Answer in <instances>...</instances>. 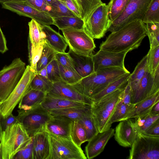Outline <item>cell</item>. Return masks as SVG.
<instances>
[{
	"label": "cell",
	"instance_id": "obj_1",
	"mask_svg": "<svg viewBox=\"0 0 159 159\" xmlns=\"http://www.w3.org/2000/svg\"><path fill=\"white\" fill-rule=\"evenodd\" d=\"M146 36L145 24L142 20H136L111 32L100 44V49L114 52H128L137 48Z\"/></svg>",
	"mask_w": 159,
	"mask_h": 159
},
{
	"label": "cell",
	"instance_id": "obj_2",
	"mask_svg": "<svg viewBox=\"0 0 159 159\" xmlns=\"http://www.w3.org/2000/svg\"><path fill=\"white\" fill-rule=\"evenodd\" d=\"M129 73L126 68L116 67L103 68L70 85L80 93L91 99L110 83Z\"/></svg>",
	"mask_w": 159,
	"mask_h": 159
},
{
	"label": "cell",
	"instance_id": "obj_3",
	"mask_svg": "<svg viewBox=\"0 0 159 159\" xmlns=\"http://www.w3.org/2000/svg\"><path fill=\"white\" fill-rule=\"evenodd\" d=\"M124 89H117L104 95L93 102L91 105L92 117L99 133L105 131L111 128V117L121 100Z\"/></svg>",
	"mask_w": 159,
	"mask_h": 159
},
{
	"label": "cell",
	"instance_id": "obj_4",
	"mask_svg": "<svg viewBox=\"0 0 159 159\" xmlns=\"http://www.w3.org/2000/svg\"><path fill=\"white\" fill-rule=\"evenodd\" d=\"M31 138L19 122L8 127L2 131L0 143L2 159H13Z\"/></svg>",
	"mask_w": 159,
	"mask_h": 159
},
{
	"label": "cell",
	"instance_id": "obj_5",
	"mask_svg": "<svg viewBox=\"0 0 159 159\" xmlns=\"http://www.w3.org/2000/svg\"><path fill=\"white\" fill-rule=\"evenodd\" d=\"M25 63L20 58L14 59L11 63L0 70V103L9 97L23 75Z\"/></svg>",
	"mask_w": 159,
	"mask_h": 159
},
{
	"label": "cell",
	"instance_id": "obj_6",
	"mask_svg": "<svg viewBox=\"0 0 159 159\" xmlns=\"http://www.w3.org/2000/svg\"><path fill=\"white\" fill-rule=\"evenodd\" d=\"M17 111L18 115L16 116L18 122L30 137L45 130L47 122L52 116L41 104L28 110L19 109Z\"/></svg>",
	"mask_w": 159,
	"mask_h": 159
},
{
	"label": "cell",
	"instance_id": "obj_7",
	"mask_svg": "<svg viewBox=\"0 0 159 159\" xmlns=\"http://www.w3.org/2000/svg\"><path fill=\"white\" fill-rule=\"evenodd\" d=\"M49 134L50 154L49 159H86L81 147L71 139Z\"/></svg>",
	"mask_w": 159,
	"mask_h": 159
},
{
	"label": "cell",
	"instance_id": "obj_8",
	"mask_svg": "<svg viewBox=\"0 0 159 159\" xmlns=\"http://www.w3.org/2000/svg\"><path fill=\"white\" fill-rule=\"evenodd\" d=\"M36 75L30 65L26 66L23 75L8 98L1 104L2 115L3 118L12 113L14 109L26 93L31 89V83Z\"/></svg>",
	"mask_w": 159,
	"mask_h": 159
},
{
	"label": "cell",
	"instance_id": "obj_9",
	"mask_svg": "<svg viewBox=\"0 0 159 159\" xmlns=\"http://www.w3.org/2000/svg\"><path fill=\"white\" fill-rule=\"evenodd\" d=\"M111 24L109 16L108 6L103 3L84 22V29L93 39H100L108 31Z\"/></svg>",
	"mask_w": 159,
	"mask_h": 159
},
{
	"label": "cell",
	"instance_id": "obj_10",
	"mask_svg": "<svg viewBox=\"0 0 159 159\" xmlns=\"http://www.w3.org/2000/svg\"><path fill=\"white\" fill-rule=\"evenodd\" d=\"M61 30L69 49L80 55L93 56L96 47L93 39L84 29H66Z\"/></svg>",
	"mask_w": 159,
	"mask_h": 159
},
{
	"label": "cell",
	"instance_id": "obj_11",
	"mask_svg": "<svg viewBox=\"0 0 159 159\" xmlns=\"http://www.w3.org/2000/svg\"><path fill=\"white\" fill-rule=\"evenodd\" d=\"M130 148L129 159L159 158V137L138 134Z\"/></svg>",
	"mask_w": 159,
	"mask_h": 159
},
{
	"label": "cell",
	"instance_id": "obj_12",
	"mask_svg": "<svg viewBox=\"0 0 159 159\" xmlns=\"http://www.w3.org/2000/svg\"><path fill=\"white\" fill-rule=\"evenodd\" d=\"M152 0H129L121 14L113 21L108 31H116L136 20H142Z\"/></svg>",
	"mask_w": 159,
	"mask_h": 159
},
{
	"label": "cell",
	"instance_id": "obj_13",
	"mask_svg": "<svg viewBox=\"0 0 159 159\" xmlns=\"http://www.w3.org/2000/svg\"><path fill=\"white\" fill-rule=\"evenodd\" d=\"M2 8L14 12L19 15L33 19L43 25L53 24V19L47 13L39 11L25 2H11L1 4Z\"/></svg>",
	"mask_w": 159,
	"mask_h": 159
},
{
	"label": "cell",
	"instance_id": "obj_14",
	"mask_svg": "<svg viewBox=\"0 0 159 159\" xmlns=\"http://www.w3.org/2000/svg\"><path fill=\"white\" fill-rule=\"evenodd\" d=\"M127 52V51L114 52L100 49L92 56L94 71L109 67L125 68L124 60Z\"/></svg>",
	"mask_w": 159,
	"mask_h": 159
},
{
	"label": "cell",
	"instance_id": "obj_15",
	"mask_svg": "<svg viewBox=\"0 0 159 159\" xmlns=\"http://www.w3.org/2000/svg\"><path fill=\"white\" fill-rule=\"evenodd\" d=\"M46 95L82 102L91 106L93 103L90 98L82 94L70 85L63 81L53 83L52 89Z\"/></svg>",
	"mask_w": 159,
	"mask_h": 159
},
{
	"label": "cell",
	"instance_id": "obj_16",
	"mask_svg": "<svg viewBox=\"0 0 159 159\" xmlns=\"http://www.w3.org/2000/svg\"><path fill=\"white\" fill-rule=\"evenodd\" d=\"M119 122L115 130V139L120 146L131 147L138 135L134 119L129 118Z\"/></svg>",
	"mask_w": 159,
	"mask_h": 159
},
{
	"label": "cell",
	"instance_id": "obj_17",
	"mask_svg": "<svg viewBox=\"0 0 159 159\" xmlns=\"http://www.w3.org/2000/svg\"><path fill=\"white\" fill-rule=\"evenodd\" d=\"M73 121L63 116H52L47 122L45 130L48 133L71 139L70 132Z\"/></svg>",
	"mask_w": 159,
	"mask_h": 159
},
{
	"label": "cell",
	"instance_id": "obj_18",
	"mask_svg": "<svg viewBox=\"0 0 159 159\" xmlns=\"http://www.w3.org/2000/svg\"><path fill=\"white\" fill-rule=\"evenodd\" d=\"M114 129L110 128L101 133H98L88 141L85 152L88 159L94 158L103 151L110 139L114 136Z\"/></svg>",
	"mask_w": 159,
	"mask_h": 159
},
{
	"label": "cell",
	"instance_id": "obj_19",
	"mask_svg": "<svg viewBox=\"0 0 159 159\" xmlns=\"http://www.w3.org/2000/svg\"><path fill=\"white\" fill-rule=\"evenodd\" d=\"M33 138V159H49L51 148L48 133L44 130L36 134Z\"/></svg>",
	"mask_w": 159,
	"mask_h": 159
},
{
	"label": "cell",
	"instance_id": "obj_20",
	"mask_svg": "<svg viewBox=\"0 0 159 159\" xmlns=\"http://www.w3.org/2000/svg\"><path fill=\"white\" fill-rule=\"evenodd\" d=\"M153 76L148 70L135 89L131 92V103L135 104L154 94L152 92Z\"/></svg>",
	"mask_w": 159,
	"mask_h": 159
},
{
	"label": "cell",
	"instance_id": "obj_21",
	"mask_svg": "<svg viewBox=\"0 0 159 159\" xmlns=\"http://www.w3.org/2000/svg\"><path fill=\"white\" fill-rule=\"evenodd\" d=\"M68 53L72 59L75 70L82 78L94 72L92 56L80 55L70 49Z\"/></svg>",
	"mask_w": 159,
	"mask_h": 159
},
{
	"label": "cell",
	"instance_id": "obj_22",
	"mask_svg": "<svg viewBox=\"0 0 159 159\" xmlns=\"http://www.w3.org/2000/svg\"><path fill=\"white\" fill-rule=\"evenodd\" d=\"M47 43L57 52L64 53L68 46L65 37L50 25H43Z\"/></svg>",
	"mask_w": 159,
	"mask_h": 159
},
{
	"label": "cell",
	"instance_id": "obj_23",
	"mask_svg": "<svg viewBox=\"0 0 159 159\" xmlns=\"http://www.w3.org/2000/svg\"><path fill=\"white\" fill-rule=\"evenodd\" d=\"M159 101V91L135 104L132 111L122 120L134 118L150 113L153 106Z\"/></svg>",
	"mask_w": 159,
	"mask_h": 159
},
{
	"label": "cell",
	"instance_id": "obj_24",
	"mask_svg": "<svg viewBox=\"0 0 159 159\" xmlns=\"http://www.w3.org/2000/svg\"><path fill=\"white\" fill-rule=\"evenodd\" d=\"M48 111L52 116H65L72 121L79 120L84 117L92 114L91 106L86 104L63 109L48 110Z\"/></svg>",
	"mask_w": 159,
	"mask_h": 159
},
{
	"label": "cell",
	"instance_id": "obj_25",
	"mask_svg": "<svg viewBox=\"0 0 159 159\" xmlns=\"http://www.w3.org/2000/svg\"><path fill=\"white\" fill-rule=\"evenodd\" d=\"M84 105L85 104L82 102L46 95L41 104L43 108L48 111L63 109Z\"/></svg>",
	"mask_w": 159,
	"mask_h": 159
},
{
	"label": "cell",
	"instance_id": "obj_26",
	"mask_svg": "<svg viewBox=\"0 0 159 159\" xmlns=\"http://www.w3.org/2000/svg\"><path fill=\"white\" fill-rule=\"evenodd\" d=\"M46 96L43 92L31 89L20 101L18 108L24 110L31 109L41 104Z\"/></svg>",
	"mask_w": 159,
	"mask_h": 159
},
{
	"label": "cell",
	"instance_id": "obj_27",
	"mask_svg": "<svg viewBox=\"0 0 159 159\" xmlns=\"http://www.w3.org/2000/svg\"><path fill=\"white\" fill-rule=\"evenodd\" d=\"M29 34L28 39L31 43L33 49H35L41 43L46 42L45 34L42 25L32 19L28 22Z\"/></svg>",
	"mask_w": 159,
	"mask_h": 159
},
{
	"label": "cell",
	"instance_id": "obj_28",
	"mask_svg": "<svg viewBox=\"0 0 159 159\" xmlns=\"http://www.w3.org/2000/svg\"><path fill=\"white\" fill-rule=\"evenodd\" d=\"M148 70L147 54L138 63L133 73L129 75L128 83L130 86L131 92L137 87Z\"/></svg>",
	"mask_w": 159,
	"mask_h": 159
},
{
	"label": "cell",
	"instance_id": "obj_29",
	"mask_svg": "<svg viewBox=\"0 0 159 159\" xmlns=\"http://www.w3.org/2000/svg\"><path fill=\"white\" fill-rule=\"evenodd\" d=\"M53 24L60 30L66 29H84V21L78 17L62 16L53 18Z\"/></svg>",
	"mask_w": 159,
	"mask_h": 159
},
{
	"label": "cell",
	"instance_id": "obj_30",
	"mask_svg": "<svg viewBox=\"0 0 159 159\" xmlns=\"http://www.w3.org/2000/svg\"><path fill=\"white\" fill-rule=\"evenodd\" d=\"M130 74V73L125 74L110 83L103 90L91 99L93 102L117 89L125 88L128 84Z\"/></svg>",
	"mask_w": 159,
	"mask_h": 159
},
{
	"label": "cell",
	"instance_id": "obj_31",
	"mask_svg": "<svg viewBox=\"0 0 159 159\" xmlns=\"http://www.w3.org/2000/svg\"><path fill=\"white\" fill-rule=\"evenodd\" d=\"M80 10L81 18L86 21L94 10L103 2L101 0H74Z\"/></svg>",
	"mask_w": 159,
	"mask_h": 159
},
{
	"label": "cell",
	"instance_id": "obj_32",
	"mask_svg": "<svg viewBox=\"0 0 159 159\" xmlns=\"http://www.w3.org/2000/svg\"><path fill=\"white\" fill-rule=\"evenodd\" d=\"M134 119L138 134H143L159 120V114L153 115L149 113Z\"/></svg>",
	"mask_w": 159,
	"mask_h": 159
},
{
	"label": "cell",
	"instance_id": "obj_33",
	"mask_svg": "<svg viewBox=\"0 0 159 159\" xmlns=\"http://www.w3.org/2000/svg\"><path fill=\"white\" fill-rule=\"evenodd\" d=\"M47 13L52 18L62 16L78 17L61 0L52 3Z\"/></svg>",
	"mask_w": 159,
	"mask_h": 159
},
{
	"label": "cell",
	"instance_id": "obj_34",
	"mask_svg": "<svg viewBox=\"0 0 159 159\" xmlns=\"http://www.w3.org/2000/svg\"><path fill=\"white\" fill-rule=\"evenodd\" d=\"M72 141L78 146L81 147V144L87 141L84 129L79 120L73 121L70 132Z\"/></svg>",
	"mask_w": 159,
	"mask_h": 159
},
{
	"label": "cell",
	"instance_id": "obj_35",
	"mask_svg": "<svg viewBox=\"0 0 159 159\" xmlns=\"http://www.w3.org/2000/svg\"><path fill=\"white\" fill-rule=\"evenodd\" d=\"M57 52L46 42L44 44L39 59L37 63L36 73L46 67L53 59Z\"/></svg>",
	"mask_w": 159,
	"mask_h": 159
},
{
	"label": "cell",
	"instance_id": "obj_36",
	"mask_svg": "<svg viewBox=\"0 0 159 159\" xmlns=\"http://www.w3.org/2000/svg\"><path fill=\"white\" fill-rule=\"evenodd\" d=\"M135 104H125L120 101L117 104L110 120L111 125L114 122L122 120L133 109Z\"/></svg>",
	"mask_w": 159,
	"mask_h": 159
},
{
	"label": "cell",
	"instance_id": "obj_37",
	"mask_svg": "<svg viewBox=\"0 0 159 159\" xmlns=\"http://www.w3.org/2000/svg\"><path fill=\"white\" fill-rule=\"evenodd\" d=\"M129 0H110L107 4L109 19L112 22L123 11Z\"/></svg>",
	"mask_w": 159,
	"mask_h": 159
},
{
	"label": "cell",
	"instance_id": "obj_38",
	"mask_svg": "<svg viewBox=\"0 0 159 159\" xmlns=\"http://www.w3.org/2000/svg\"><path fill=\"white\" fill-rule=\"evenodd\" d=\"M142 20L145 24L159 23V0H152Z\"/></svg>",
	"mask_w": 159,
	"mask_h": 159
},
{
	"label": "cell",
	"instance_id": "obj_39",
	"mask_svg": "<svg viewBox=\"0 0 159 159\" xmlns=\"http://www.w3.org/2000/svg\"><path fill=\"white\" fill-rule=\"evenodd\" d=\"M53 83L48 78L36 74L31 84V89L39 90L46 94L52 89Z\"/></svg>",
	"mask_w": 159,
	"mask_h": 159
},
{
	"label": "cell",
	"instance_id": "obj_40",
	"mask_svg": "<svg viewBox=\"0 0 159 159\" xmlns=\"http://www.w3.org/2000/svg\"><path fill=\"white\" fill-rule=\"evenodd\" d=\"M145 24L146 34L148 36L150 48L159 46V23H149Z\"/></svg>",
	"mask_w": 159,
	"mask_h": 159
},
{
	"label": "cell",
	"instance_id": "obj_41",
	"mask_svg": "<svg viewBox=\"0 0 159 159\" xmlns=\"http://www.w3.org/2000/svg\"><path fill=\"white\" fill-rule=\"evenodd\" d=\"M46 42L40 43L35 49L33 48L32 45L28 39V48L30 66L32 70L36 72V65L40 57L44 44Z\"/></svg>",
	"mask_w": 159,
	"mask_h": 159
},
{
	"label": "cell",
	"instance_id": "obj_42",
	"mask_svg": "<svg viewBox=\"0 0 159 159\" xmlns=\"http://www.w3.org/2000/svg\"><path fill=\"white\" fill-rule=\"evenodd\" d=\"M79 121L84 129L87 141L99 133L95 125L92 114L82 118Z\"/></svg>",
	"mask_w": 159,
	"mask_h": 159
},
{
	"label": "cell",
	"instance_id": "obj_43",
	"mask_svg": "<svg viewBox=\"0 0 159 159\" xmlns=\"http://www.w3.org/2000/svg\"><path fill=\"white\" fill-rule=\"evenodd\" d=\"M147 55L148 70L153 76L157 67L159 66V46L150 48Z\"/></svg>",
	"mask_w": 159,
	"mask_h": 159
},
{
	"label": "cell",
	"instance_id": "obj_44",
	"mask_svg": "<svg viewBox=\"0 0 159 159\" xmlns=\"http://www.w3.org/2000/svg\"><path fill=\"white\" fill-rule=\"evenodd\" d=\"M58 63L61 76L64 82L72 85L76 83L82 78L75 70L66 69Z\"/></svg>",
	"mask_w": 159,
	"mask_h": 159
},
{
	"label": "cell",
	"instance_id": "obj_45",
	"mask_svg": "<svg viewBox=\"0 0 159 159\" xmlns=\"http://www.w3.org/2000/svg\"><path fill=\"white\" fill-rule=\"evenodd\" d=\"M46 68L48 79L51 82L54 83L63 81L61 76L58 62L55 59L47 66Z\"/></svg>",
	"mask_w": 159,
	"mask_h": 159
},
{
	"label": "cell",
	"instance_id": "obj_46",
	"mask_svg": "<svg viewBox=\"0 0 159 159\" xmlns=\"http://www.w3.org/2000/svg\"><path fill=\"white\" fill-rule=\"evenodd\" d=\"M55 59L64 68L75 70L72 59L68 52H57L55 56Z\"/></svg>",
	"mask_w": 159,
	"mask_h": 159
},
{
	"label": "cell",
	"instance_id": "obj_47",
	"mask_svg": "<svg viewBox=\"0 0 159 159\" xmlns=\"http://www.w3.org/2000/svg\"><path fill=\"white\" fill-rule=\"evenodd\" d=\"M33 138L30 140L14 156L13 159H33Z\"/></svg>",
	"mask_w": 159,
	"mask_h": 159
},
{
	"label": "cell",
	"instance_id": "obj_48",
	"mask_svg": "<svg viewBox=\"0 0 159 159\" xmlns=\"http://www.w3.org/2000/svg\"><path fill=\"white\" fill-rule=\"evenodd\" d=\"M25 2L40 11L47 13L49 9L50 6L44 0H26Z\"/></svg>",
	"mask_w": 159,
	"mask_h": 159
},
{
	"label": "cell",
	"instance_id": "obj_49",
	"mask_svg": "<svg viewBox=\"0 0 159 159\" xmlns=\"http://www.w3.org/2000/svg\"><path fill=\"white\" fill-rule=\"evenodd\" d=\"M17 122H18L17 116H14L12 113L7 117L3 118L2 117L0 120V123L2 131L8 127Z\"/></svg>",
	"mask_w": 159,
	"mask_h": 159
},
{
	"label": "cell",
	"instance_id": "obj_50",
	"mask_svg": "<svg viewBox=\"0 0 159 159\" xmlns=\"http://www.w3.org/2000/svg\"><path fill=\"white\" fill-rule=\"evenodd\" d=\"M66 6L77 17L81 18L79 8L74 0H61Z\"/></svg>",
	"mask_w": 159,
	"mask_h": 159
},
{
	"label": "cell",
	"instance_id": "obj_51",
	"mask_svg": "<svg viewBox=\"0 0 159 159\" xmlns=\"http://www.w3.org/2000/svg\"><path fill=\"white\" fill-rule=\"evenodd\" d=\"M131 89L130 85L128 84L125 88L121 95L120 101L125 104L131 103Z\"/></svg>",
	"mask_w": 159,
	"mask_h": 159
},
{
	"label": "cell",
	"instance_id": "obj_52",
	"mask_svg": "<svg viewBox=\"0 0 159 159\" xmlns=\"http://www.w3.org/2000/svg\"><path fill=\"white\" fill-rule=\"evenodd\" d=\"M143 134L148 136L159 137V120L155 122Z\"/></svg>",
	"mask_w": 159,
	"mask_h": 159
},
{
	"label": "cell",
	"instance_id": "obj_53",
	"mask_svg": "<svg viewBox=\"0 0 159 159\" xmlns=\"http://www.w3.org/2000/svg\"><path fill=\"white\" fill-rule=\"evenodd\" d=\"M152 89L154 94L159 91V66L157 67L153 75Z\"/></svg>",
	"mask_w": 159,
	"mask_h": 159
},
{
	"label": "cell",
	"instance_id": "obj_54",
	"mask_svg": "<svg viewBox=\"0 0 159 159\" xmlns=\"http://www.w3.org/2000/svg\"><path fill=\"white\" fill-rule=\"evenodd\" d=\"M6 38L0 26V52L3 53L8 50Z\"/></svg>",
	"mask_w": 159,
	"mask_h": 159
},
{
	"label": "cell",
	"instance_id": "obj_55",
	"mask_svg": "<svg viewBox=\"0 0 159 159\" xmlns=\"http://www.w3.org/2000/svg\"><path fill=\"white\" fill-rule=\"evenodd\" d=\"M150 113L153 115L159 114V101L157 102L152 108Z\"/></svg>",
	"mask_w": 159,
	"mask_h": 159
},
{
	"label": "cell",
	"instance_id": "obj_56",
	"mask_svg": "<svg viewBox=\"0 0 159 159\" xmlns=\"http://www.w3.org/2000/svg\"><path fill=\"white\" fill-rule=\"evenodd\" d=\"M36 74L38 75L43 77L48 78L46 67L37 72Z\"/></svg>",
	"mask_w": 159,
	"mask_h": 159
},
{
	"label": "cell",
	"instance_id": "obj_57",
	"mask_svg": "<svg viewBox=\"0 0 159 159\" xmlns=\"http://www.w3.org/2000/svg\"><path fill=\"white\" fill-rule=\"evenodd\" d=\"M26 0H0V3L1 4L8 2H25Z\"/></svg>",
	"mask_w": 159,
	"mask_h": 159
},
{
	"label": "cell",
	"instance_id": "obj_58",
	"mask_svg": "<svg viewBox=\"0 0 159 159\" xmlns=\"http://www.w3.org/2000/svg\"><path fill=\"white\" fill-rule=\"evenodd\" d=\"M50 6V5L53 2L58 0H44Z\"/></svg>",
	"mask_w": 159,
	"mask_h": 159
},
{
	"label": "cell",
	"instance_id": "obj_59",
	"mask_svg": "<svg viewBox=\"0 0 159 159\" xmlns=\"http://www.w3.org/2000/svg\"><path fill=\"white\" fill-rule=\"evenodd\" d=\"M2 128L0 123V143L1 139V138L2 136Z\"/></svg>",
	"mask_w": 159,
	"mask_h": 159
},
{
	"label": "cell",
	"instance_id": "obj_60",
	"mask_svg": "<svg viewBox=\"0 0 159 159\" xmlns=\"http://www.w3.org/2000/svg\"><path fill=\"white\" fill-rule=\"evenodd\" d=\"M2 117V115L1 111V103H0V120Z\"/></svg>",
	"mask_w": 159,
	"mask_h": 159
},
{
	"label": "cell",
	"instance_id": "obj_61",
	"mask_svg": "<svg viewBox=\"0 0 159 159\" xmlns=\"http://www.w3.org/2000/svg\"><path fill=\"white\" fill-rule=\"evenodd\" d=\"M0 159H2L0 149Z\"/></svg>",
	"mask_w": 159,
	"mask_h": 159
}]
</instances>
